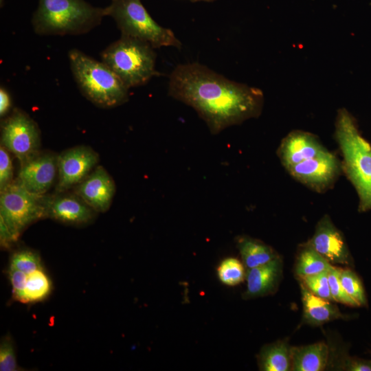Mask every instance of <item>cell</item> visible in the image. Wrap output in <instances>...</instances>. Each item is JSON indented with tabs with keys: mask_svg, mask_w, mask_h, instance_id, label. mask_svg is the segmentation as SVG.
Masks as SVG:
<instances>
[{
	"mask_svg": "<svg viewBox=\"0 0 371 371\" xmlns=\"http://www.w3.org/2000/svg\"><path fill=\"white\" fill-rule=\"evenodd\" d=\"M12 341L10 337H5L0 344V370H19Z\"/></svg>",
	"mask_w": 371,
	"mask_h": 371,
	"instance_id": "cell-28",
	"label": "cell"
},
{
	"mask_svg": "<svg viewBox=\"0 0 371 371\" xmlns=\"http://www.w3.org/2000/svg\"><path fill=\"white\" fill-rule=\"evenodd\" d=\"M4 221L0 218V242L3 248L8 249L17 241Z\"/></svg>",
	"mask_w": 371,
	"mask_h": 371,
	"instance_id": "cell-31",
	"label": "cell"
},
{
	"mask_svg": "<svg viewBox=\"0 0 371 371\" xmlns=\"http://www.w3.org/2000/svg\"><path fill=\"white\" fill-rule=\"evenodd\" d=\"M8 272L12 286V298L16 301L24 289L27 274L10 265Z\"/></svg>",
	"mask_w": 371,
	"mask_h": 371,
	"instance_id": "cell-30",
	"label": "cell"
},
{
	"mask_svg": "<svg viewBox=\"0 0 371 371\" xmlns=\"http://www.w3.org/2000/svg\"><path fill=\"white\" fill-rule=\"evenodd\" d=\"M106 16H111L122 36L148 43L153 48L163 46L181 47L173 32L159 25L149 14L141 0H111L104 8Z\"/></svg>",
	"mask_w": 371,
	"mask_h": 371,
	"instance_id": "cell-6",
	"label": "cell"
},
{
	"mask_svg": "<svg viewBox=\"0 0 371 371\" xmlns=\"http://www.w3.org/2000/svg\"><path fill=\"white\" fill-rule=\"evenodd\" d=\"M331 264L307 243L298 251L295 271L299 278L328 271Z\"/></svg>",
	"mask_w": 371,
	"mask_h": 371,
	"instance_id": "cell-22",
	"label": "cell"
},
{
	"mask_svg": "<svg viewBox=\"0 0 371 371\" xmlns=\"http://www.w3.org/2000/svg\"><path fill=\"white\" fill-rule=\"evenodd\" d=\"M301 295L304 320L313 326L322 325L333 319L341 318L338 307L330 300L312 293L302 283Z\"/></svg>",
	"mask_w": 371,
	"mask_h": 371,
	"instance_id": "cell-17",
	"label": "cell"
},
{
	"mask_svg": "<svg viewBox=\"0 0 371 371\" xmlns=\"http://www.w3.org/2000/svg\"><path fill=\"white\" fill-rule=\"evenodd\" d=\"M1 144L22 164L40 151L38 125L24 111L14 109L1 124Z\"/></svg>",
	"mask_w": 371,
	"mask_h": 371,
	"instance_id": "cell-8",
	"label": "cell"
},
{
	"mask_svg": "<svg viewBox=\"0 0 371 371\" xmlns=\"http://www.w3.org/2000/svg\"><path fill=\"white\" fill-rule=\"evenodd\" d=\"M327 150L317 136L308 132L297 130L289 133L282 140L277 153L286 169Z\"/></svg>",
	"mask_w": 371,
	"mask_h": 371,
	"instance_id": "cell-14",
	"label": "cell"
},
{
	"mask_svg": "<svg viewBox=\"0 0 371 371\" xmlns=\"http://www.w3.org/2000/svg\"><path fill=\"white\" fill-rule=\"evenodd\" d=\"M10 266L27 274L43 267L38 253L30 249L15 251L10 257Z\"/></svg>",
	"mask_w": 371,
	"mask_h": 371,
	"instance_id": "cell-24",
	"label": "cell"
},
{
	"mask_svg": "<svg viewBox=\"0 0 371 371\" xmlns=\"http://www.w3.org/2000/svg\"><path fill=\"white\" fill-rule=\"evenodd\" d=\"M286 170L295 179L317 192L329 189L343 172L341 161L328 150Z\"/></svg>",
	"mask_w": 371,
	"mask_h": 371,
	"instance_id": "cell-9",
	"label": "cell"
},
{
	"mask_svg": "<svg viewBox=\"0 0 371 371\" xmlns=\"http://www.w3.org/2000/svg\"><path fill=\"white\" fill-rule=\"evenodd\" d=\"M335 138L341 150L342 170L359 196L358 210H371V144L361 134L355 117L346 109L338 110Z\"/></svg>",
	"mask_w": 371,
	"mask_h": 371,
	"instance_id": "cell-2",
	"label": "cell"
},
{
	"mask_svg": "<svg viewBox=\"0 0 371 371\" xmlns=\"http://www.w3.org/2000/svg\"><path fill=\"white\" fill-rule=\"evenodd\" d=\"M99 161L98 154L91 148L78 146L58 155V182L56 193L66 192L82 182Z\"/></svg>",
	"mask_w": 371,
	"mask_h": 371,
	"instance_id": "cell-10",
	"label": "cell"
},
{
	"mask_svg": "<svg viewBox=\"0 0 371 371\" xmlns=\"http://www.w3.org/2000/svg\"><path fill=\"white\" fill-rule=\"evenodd\" d=\"M105 16V8L85 0H38L32 24L39 35H78L98 26Z\"/></svg>",
	"mask_w": 371,
	"mask_h": 371,
	"instance_id": "cell-3",
	"label": "cell"
},
{
	"mask_svg": "<svg viewBox=\"0 0 371 371\" xmlns=\"http://www.w3.org/2000/svg\"><path fill=\"white\" fill-rule=\"evenodd\" d=\"M258 363L260 370L287 371L291 370V347L286 341H276L262 347Z\"/></svg>",
	"mask_w": 371,
	"mask_h": 371,
	"instance_id": "cell-20",
	"label": "cell"
},
{
	"mask_svg": "<svg viewBox=\"0 0 371 371\" xmlns=\"http://www.w3.org/2000/svg\"><path fill=\"white\" fill-rule=\"evenodd\" d=\"M236 243L247 269L265 265L279 256L270 246L247 236H238Z\"/></svg>",
	"mask_w": 371,
	"mask_h": 371,
	"instance_id": "cell-19",
	"label": "cell"
},
{
	"mask_svg": "<svg viewBox=\"0 0 371 371\" xmlns=\"http://www.w3.org/2000/svg\"><path fill=\"white\" fill-rule=\"evenodd\" d=\"M49 196L26 190L16 179L0 194V218L18 239L36 221L47 217Z\"/></svg>",
	"mask_w": 371,
	"mask_h": 371,
	"instance_id": "cell-7",
	"label": "cell"
},
{
	"mask_svg": "<svg viewBox=\"0 0 371 371\" xmlns=\"http://www.w3.org/2000/svg\"><path fill=\"white\" fill-rule=\"evenodd\" d=\"M307 243L331 265L351 263V256L345 238L327 214L318 221L315 232Z\"/></svg>",
	"mask_w": 371,
	"mask_h": 371,
	"instance_id": "cell-12",
	"label": "cell"
},
{
	"mask_svg": "<svg viewBox=\"0 0 371 371\" xmlns=\"http://www.w3.org/2000/svg\"><path fill=\"white\" fill-rule=\"evenodd\" d=\"M115 192V182L102 166H97L75 189V193L96 212L109 210Z\"/></svg>",
	"mask_w": 371,
	"mask_h": 371,
	"instance_id": "cell-13",
	"label": "cell"
},
{
	"mask_svg": "<svg viewBox=\"0 0 371 371\" xmlns=\"http://www.w3.org/2000/svg\"><path fill=\"white\" fill-rule=\"evenodd\" d=\"M95 212L76 193L63 192L49 196L47 218L67 224L82 225L89 223Z\"/></svg>",
	"mask_w": 371,
	"mask_h": 371,
	"instance_id": "cell-15",
	"label": "cell"
},
{
	"mask_svg": "<svg viewBox=\"0 0 371 371\" xmlns=\"http://www.w3.org/2000/svg\"><path fill=\"white\" fill-rule=\"evenodd\" d=\"M101 58L128 88L143 85L161 74L155 69L153 47L137 38L122 36L102 51Z\"/></svg>",
	"mask_w": 371,
	"mask_h": 371,
	"instance_id": "cell-5",
	"label": "cell"
},
{
	"mask_svg": "<svg viewBox=\"0 0 371 371\" xmlns=\"http://www.w3.org/2000/svg\"><path fill=\"white\" fill-rule=\"evenodd\" d=\"M344 368L351 371H371V363L362 359L348 358L344 363Z\"/></svg>",
	"mask_w": 371,
	"mask_h": 371,
	"instance_id": "cell-32",
	"label": "cell"
},
{
	"mask_svg": "<svg viewBox=\"0 0 371 371\" xmlns=\"http://www.w3.org/2000/svg\"><path fill=\"white\" fill-rule=\"evenodd\" d=\"M3 3V0H0L1 7H2Z\"/></svg>",
	"mask_w": 371,
	"mask_h": 371,
	"instance_id": "cell-35",
	"label": "cell"
},
{
	"mask_svg": "<svg viewBox=\"0 0 371 371\" xmlns=\"http://www.w3.org/2000/svg\"><path fill=\"white\" fill-rule=\"evenodd\" d=\"M245 267L236 258H227L221 261L217 268L219 280L227 286H236L246 276Z\"/></svg>",
	"mask_w": 371,
	"mask_h": 371,
	"instance_id": "cell-23",
	"label": "cell"
},
{
	"mask_svg": "<svg viewBox=\"0 0 371 371\" xmlns=\"http://www.w3.org/2000/svg\"><path fill=\"white\" fill-rule=\"evenodd\" d=\"M329 358V348L324 342L291 347V370L321 371Z\"/></svg>",
	"mask_w": 371,
	"mask_h": 371,
	"instance_id": "cell-18",
	"label": "cell"
},
{
	"mask_svg": "<svg viewBox=\"0 0 371 371\" xmlns=\"http://www.w3.org/2000/svg\"><path fill=\"white\" fill-rule=\"evenodd\" d=\"M52 283L43 268L27 274L23 291L16 301L23 304L40 302L51 293Z\"/></svg>",
	"mask_w": 371,
	"mask_h": 371,
	"instance_id": "cell-21",
	"label": "cell"
},
{
	"mask_svg": "<svg viewBox=\"0 0 371 371\" xmlns=\"http://www.w3.org/2000/svg\"><path fill=\"white\" fill-rule=\"evenodd\" d=\"M68 55L75 81L91 102L104 108H111L128 100L129 88L105 63L76 49H71Z\"/></svg>",
	"mask_w": 371,
	"mask_h": 371,
	"instance_id": "cell-4",
	"label": "cell"
},
{
	"mask_svg": "<svg viewBox=\"0 0 371 371\" xmlns=\"http://www.w3.org/2000/svg\"><path fill=\"white\" fill-rule=\"evenodd\" d=\"M58 155L41 152L21 164L16 180L28 191L44 195L52 188L58 173Z\"/></svg>",
	"mask_w": 371,
	"mask_h": 371,
	"instance_id": "cell-11",
	"label": "cell"
},
{
	"mask_svg": "<svg viewBox=\"0 0 371 371\" xmlns=\"http://www.w3.org/2000/svg\"><path fill=\"white\" fill-rule=\"evenodd\" d=\"M12 106L9 92L2 86L0 88V116L3 117L9 113Z\"/></svg>",
	"mask_w": 371,
	"mask_h": 371,
	"instance_id": "cell-33",
	"label": "cell"
},
{
	"mask_svg": "<svg viewBox=\"0 0 371 371\" xmlns=\"http://www.w3.org/2000/svg\"><path fill=\"white\" fill-rule=\"evenodd\" d=\"M300 279L302 284L314 295L330 301L333 300L329 287L328 271Z\"/></svg>",
	"mask_w": 371,
	"mask_h": 371,
	"instance_id": "cell-26",
	"label": "cell"
},
{
	"mask_svg": "<svg viewBox=\"0 0 371 371\" xmlns=\"http://www.w3.org/2000/svg\"><path fill=\"white\" fill-rule=\"evenodd\" d=\"M192 2H197V1H215V0H190Z\"/></svg>",
	"mask_w": 371,
	"mask_h": 371,
	"instance_id": "cell-34",
	"label": "cell"
},
{
	"mask_svg": "<svg viewBox=\"0 0 371 371\" xmlns=\"http://www.w3.org/2000/svg\"><path fill=\"white\" fill-rule=\"evenodd\" d=\"M340 269L333 265L328 271V280L332 297L334 301L351 306H358L357 304L345 292L339 280Z\"/></svg>",
	"mask_w": 371,
	"mask_h": 371,
	"instance_id": "cell-27",
	"label": "cell"
},
{
	"mask_svg": "<svg viewBox=\"0 0 371 371\" xmlns=\"http://www.w3.org/2000/svg\"><path fill=\"white\" fill-rule=\"evenodd\" d=\"M13 166L10 152L3 145L0 146V191L13 182Z\"/></svg>",
	"mask_w": 371,
	"mask_h": 371,
	"instance_id": "cell-29",
	"label": "cell"
},
{
	"mask_svg": "<svg viewBox=\"0 0 371 371\" xmlns=\"http://www.w3.org/2000/svg\"><path fill=\"white\" fill-rule=\"evenodd\" d=\"M339 280L345 292L357 304L358 306L366 304L361 282L352 271L348 269H340Z\"/></svg>",
	"mask_w": 371,
	"mask_h": 371,
	"instance_id": "cell-25",
	"label": "cell"
},
{
	"mask_svg": "<svg viewBox=\"0 0 371 371\" xmlns=\"http://www.w3.org/2000/svg\"><path fill=\"white\" fill-rule=\"evenodd\" d=\"M168 93L194 109L212 134L257 117L264 102L260 89L228 80L199 63L179 65L170 76Z\"/></svg>",
	"mask_w": 371,
	"mask_h": 371,
	"instance_id": "cell-1",
	"label": "cell"
},
{
	"mask_svg": "<svg viewBox=\"0 0 371 371\" xmlns=\"http://www.w3.org/2000/svg\"><path fill=\"white\" fill-rule=\"evenodd\" d=\"M282 275V262L280 256L265 265L247 269V289L243 297L251 299L273 293Z\"/></svg>",
	"mask_w": 371,
	"mask_h": 371,
	"instance_id": "cell-16",
	"label": "cell"
}]
</instances>
